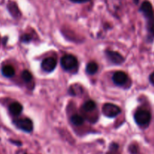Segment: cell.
I'll return each instance as SVG.
<instances>
[{"label":"cell","instance_id":"cell-5","mask_svg":"<svg viewBox=\"0 0 154 154\" xmlns=\"http://www.w3.org/2000/svg\"><path fill=\"white\" fill-rule=\"evenodd\" d=\"M106 57L108 60L112 63L116 65H120L125 61V59L120 53L116 52L113 51H105Z\"/></svg>","mask_w":154,"mask_h":154},{"label":"cell","instance_id":"cell-3","mask_svg":"<svg viewBox=\"0 0 154 154\" xmlns=\"http://www.w3.org/2000/svg\"><path fill=\"white\" fill-rule=\"evenodd\" d=\"M102 113L104 115L108 117H115L118 116L121 113V109L117 105L111 103H106L103 105L102 108Z\"/></svg>","mask_w":154,"mask_h":154},{"label":"cell","instance_id":"cell-10","mask_svg":"<svg viewBox=\"0 0 154 154\" xmlns=\"http://www.w3.org/2000/svg\"><path fill=\"white\" fill-rule=\"evenodd\" d=\"M2 74L4 77L5 78H12V77L14 76L15 75V69L11 65H5V66H3L2 67L1 69Z\"/></svg>","mask_w":154,"mask_h":154},{"label":"cell","instance_id":"cell-14","mask_svg":"<svg viewBox=\"0 0 154 154\" xmlns=\"http://www.w3.org/2000/svg\"><path fill=\"white\" fill-rule=\"evenodd\" d=\"M71 122H72V124H74L75 126H81V125L84 123V117H81V115L75 114V115H73L71 117Z\"/></svg>","mask_w":154,"mask_h":154},{"label":"cell","instance_id":"cell-1","mask_svg":"<svg viewBox=\"0 0 154 154\" xmlns=\"http://www.w3.org/2000/svg\"><path fill=\"white\" fill-rule=\"evenodd\" d=\"M134 118L138 126L147 127L151 120V114L147 110L140 109L135 112Z\"/></svg>","mask_w":154,"mask_h":154},{"label":"cell","instance_id":"cell-13","mask_svg":"<svg viewBox=\"0 0 154 154\" xmlns=\"http://www.w3.org/2000/svg\"><path fill=\"white\" fill-rule=\"evenodd\" d=\"M96 108V104L93 100H88L83 105L82 109L86 112H91Z\"/></svg>","mask_w":154,"mask_h":154},{"label":"cell","instance_id":"cell-6","mask_svg":"<svg viewBox=\"0 0 154 154\" xmlns=\"http://www.w3.org/2000/svg\"><path fill=\"white\" fill-rule=\"evenodd\" d=\"M57 64V62L55 58H54V57H48V58L45 59L42 61L41 66H42V70L45 71V72H51L55 69Z\"/></svg>","mask_w":154,"mask_h":154},{"label":"cell","instance_id":"cell-9","mask_svg":"<svg viewBox=\"0 0 154 154\" xmlns=\"http://www.w3.org/2000/svg\"><path fill=\"white\" fill-rule=\"evenodd\" d=\"M9 112L13 116H19L23 111V106L19 102H13L8 107Z\"/></svg>","mask_w":154,"mask_h":154},{"label":"cell","instance_id":"cell-18","mask_svg":"<svg viewBox=\"0 0 154 154\" xmlns=\"http://www.w3.org/2000/svg\"><path fill=\"white\" fill-rule=\"evenodd\" d=\"M72 2L75 3H83V2H87L90 1V0H71Z\"/></svg>","mask_w":154,"mask_h":154},{"label":"cell","instance_id":"cell-17","mask_svg":"<svg viewBox=\"0 0 154 154\" xmlns=\"http://www.w3.org/2000/svg\"><path fill=\"white\" fill-rule=\"evenodd\" d=\"M31 39H32L31 35L28 34L23 35L22 36V38H21V41H22L23 42H29Z\"/></svg>","mask_w":154,"mask_h":154},{"label":"cell","instance_id":"cell-8","mask_svg":"<svg viewBox=\"0 0 154 154\" xmlns=\"http://www.w3.org/2000/svg\"><path fill=\"white\" fill-rule=\"evenodd\" d=\"M140 11L144 15L147 19H150L154 16L153 6H152L151 3L148 1H145L142 3L141 8H140Z\"/></svg>","mask_w":154,"mask_h":154},{"label":"cell","instance_id":"cell-11","mask_svg":"<svg viewBox=\"0 0 154 154\" xmlns=\"http://www.w3.org/2000/svg\"><path fill=\"white\" fill-rule=\"evenodd\" d=\"M8 10L9 11L11 14L14 18H17L20 16V12L19 8H18L16 3L14 2H10L8 4Z\"/></svg>","mask_w":154,"mask_h":154},{"label":"cell","instance_id":"cell-12","mask_svg":"<svg viewBox=\"0 0 154 154\" xmlns=\"http://www.w3.org/2000/svg\"><path fill=\"white\" fill-rule=\"evenodd\" d=\"M98 69H99V66L97 63L95 62H90L87 65V67H86L87 73L89 75H94L97 72Z\"/></svg>","mask_w":154,"mask_h":154},{"label":"cell","instance_id":"cell-20","mask_svg":"<svg viewBox=\"0 0 154 154\" xmlns=\"http://www.w3.org/2000/svg\"><path fill=\"white\" fill-rule=\"evenodd\" d=\"M135 3H138V0H135Z\"/></svg>","mask_w":154,"mask_h":154},{"label":"cell","instance_id":"cell-19","mask_svg":"<svg viewBox=\"0 0 154 154\" xmlns=\"http://www.w3.org/2000/svg\"><path fill=\"white\" fill-rule=\"evenodd\" d=\"M150 83H151L154 86V72H153V73L150 75Z\"/></svg>","mask_w":154,"mask_h":154},{"label":"cell","instance_id":"cell-7","mask_svg":"<svg viewBox=\"0 0 154 154\" xmlns=\"http://www.w3.org/2000/svg\"><path fill=\"white\" fill-rule=\"evenodd\" d=\"M113 81L117 86H123L128 80V75L122 71H118L114 74L112 77Z\"/></svg>","mask_w":154,"mask_h":154},{"label":"cell","instance_id":"cell-16","mask_svg":"<svg viewBox=\"0 0 154 154\" xmlns=\"http://www.w3.org/2000/svg\"><path fill=\"white\" fill-rule=\"evenodd\" d=\"M147 29L149 32L154 36V16L150 19H147Z\"/></svg>","mask_w":154,"mask_h":154},{"label":"cell","instance_id":"cell-2","mask_svg":"<svg viewBox=\"0 0 154 154\" xmlns=\"http://www.w3.org/2000/svg\"><path fill=\"white\" fill-rule=\"evenodd\" d=\"M61 66L64 70L72 71L76 69L78 62L76 57L71 54H66L61 58Z\"/></svg>","mask_w":154,"mask_h":154},{"label":"cell","instance_id":"cell-15","mask_svg":"<svg viewBox=\"0 0 154 154\" xmlns=\"http://www.w3.org/2000/svg\"><path fill=\"white\" fill-rule=\"evenodd\" d=\"M21 77H22V79L26 83L30 82V81L32 80V75L31 72H29L28 70H24L23 72H22Z\"/></svg>","mask_w":154,"mask_h":154},{"label":"cell","instance_id":"cell-4","mask_svg":"<svg viewBox=\"0 0 154 154\" xmlns=\"http://www.w3.org/2000/svg\"><path fill=\"white\" fill-rule=\"evenodd\" d=\"M14 124L20 130L26 132H31L33 129V123L30 119L23 118L15 120L14 121Z\"/></svg>","mask_w":154,"mask_h":154}]
</instances>
